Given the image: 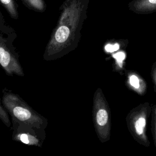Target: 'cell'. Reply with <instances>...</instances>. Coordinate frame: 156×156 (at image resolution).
<instances>
[{
    "instance_id": "277c9868",
    "label": "cell",
    "mask_w": 156,
    "mask_h": 156,
    "mask_svg": "<svg viewBox=\"0 0 156 156\" xmlns=\"http://www.w3.org/2000/svg\"><path fill=\"white\" fill-rule=\"evenodd\" d=\"M16 38L15 32L5 35L0 33V65L8 76H24L19 55L13 44Z\"/></svg>"
},
{
    "instance_id": "3957f363",
    "label": "cell",
    "mask_w": 156,
    "mask_h": 156,
    "mask_svg": "<svg viewBox=\"0 0 156 156\" xmlns=\"http://www.w3.org/2000/svg\"><path fill=\"white\" fill-rule=\"evenodd\" d=\"M93 121L96 134L102 143L110 139L111 130L110 111L102 90L94 92L93 103Z\"/></svg>"
},
{
    "instance_id": "7c38bea8",
    "label": "cell",
    "mask_w": 156,
    "mask_h": 156,
    "mask_svg": "<svg viewBox=\"0 0 156 156\" xmlns=\"http://www.w3.org/2000/svg\"><path fill=\"white\" fill-rule=\"evenodd\" d=\"M9 115L6 112L5 108H4L1 100L0 99V119L2 121V122L7 127H10L11 122L9 118Z\"/></svg>"
},
{
    "instance_id": "7a4b0ae2",
    "label": "cell",
    "mask_w": 156,
    "mask_h": 156,
    "mask_svg": "<svg viewBox=\"0 0 156 156\" xmlns=\"http://www.w3.org/2000/svg\"><path fill=\"white\" fill-rule=\"evenodd\" d=\"M2 104L11 116L12 121L46 129L48 119L36 112L18 94L4 89Z\"/></svg>"
},
{
    "instance_id": "8992f818",
    "label": "cell",
    "mask_w": 156,
    "mask_h": 156,
    "mask_svg": "<svg viewBox=\"0 0 156 156\" xmlns=\"http://www.w3.org/2000/svg\"><path fill=\"white\" fill-rule=\"evenodd\" d=\"M13 141L30 146L41 147L46 138L45 129L12 121Z\"/></svg>"
},
{
    "instance_id": "4fadbf2b",
    "label": "cell",
    "mask_w": 156,
    "mask_h": 156,
    "mask_svg": "<svg viewBox=\"0 0 156 156\" xmlns=\"http://www.w3.org/2000/svg\"><path fill=\"white\" fill-rule=\"evenodd\" d=\"M151 75L153 79L154 82L155 87H156V62L154 63L152 68V71H151Z\"/></svg>"
},
{
    "instance_id": "5bb4252c",
    "label": "cell",
    "mask_w": 156,
    "mask_h": 156,
    "mask_svg": "<svg viewBox=\"0 0 156 156\" xmlns=\"http://www.w3.org/2000/svg\"><path fill=\"white\" fill-rule=\"evenodd\" d=\"M153 111H154V121L156 122V105L154 106Z\"/></svg>"
},
{
    "instance_id": "30bf717a",
    "label": "cell",
    "mask_w": 156,
    "mask_h": 156,
    "mask_svg": "<svg viewBox=\"0 0 156 156\" xmlns=\"http://www.w3.org/2000/svg\"><path fill=\"white\" fill-rule=\"evenodd\" d=\"M24 5L30 10L37 12L45 11L46 5L44 0H21Z\"/></svg>"
},
{
    "instance_id": "ba28073f",
    "label": "cell",
    "mask_w": 156,
    "mask_h": 156,
    "mask_svg": "<svg viewBox=\"0 0 156 156\" xmlns=\"http://www.w3.org/2000/svg\"><path fill=\"white\" fill-rule=\"evenodd\" d=\"M129 83L133 90L142 94L145 91L146 85L144 82L141 79L140 77L136 73L131 72L129 73Z\"/></svg>"
},
{
    "instance_id": "6da1fadb",
    "label": "cell",
    "mask_w": 156,
    "mask_h": 156,
    "mask_svg": "<svg viewBox=\"0 0 156 156\" xmlns=\"http://www.w3.org/2000/svg\"><path fill=\"white\" fill-rule=\"evenodd\" d=\"M90 0H65L60 15L43 54V59H58L76 49L81 38V30L87 17Z\"/></svg>"
},
{
    "instance_id": "9c48e42d",
    "label": "cell",
    "mask_w": 156,
    "mask_h": 156,
    "mask_svg": "<svg viewBox=\"0 0 156 156\" xmlns=\"http://www.w3.org/2000/svg\"><path fill=\"white\" fill-rule=\"evenodd\" d=\"M0 4L5 8L12 18L14 20L18 19L19 13L15 0H0Z\"/></svg>"
},
{
    "instance_id": "52a82bcc",
    "label": "cell",
    "mask_w": 156,
    "mask_h": 156,
    "mask_svg": "<svg viewBox=\"0 0 156 156\" xmlns=\"http://www.w3.org/2000/svg\"><path fill=\"white\" fill-rule=\"evenodd\" d=\"M128 8L138 15H146L156 12V0H132Z\"/></svg>"
},
{
    "instance_id": "8fae6325",
    "label": "cell",
    "mask_w": 156,
    "mask_h": 156,
    "mask_svg": "<svg viewBox=\"0 0 156 156\" xmlns=\"http://www.w3.org/2000/svg\"><path fill=\"white\" fill-rule=\"evenodd\" d=\"M14 32H15L13 29L6 24L4 16L0 12V33L9 35Z\"/></svg>"
},
{
    "instance_id": "9a60e30c",
    "label": "cell",
    "mask_w": 156,
    "mask_h": 156,
    "mask_svg": "<svg viewBox=\"0 0 156 156\" xmlns=\"http://www.w3.org/2000/svg\"><path fill=\"white\" fill-rule=\"evenodd\" d=\"M154 137H155V143L156 146V122L154 121Z\"/></svg>"
},
{
    "instance_id": "5b68a950",
    "label": "cell",
    "mask_w": 156,
    "mask_h": 156,
    "mask_svg": "<svg viewBox=\"0 0 156 156\" xmlns=\"http://www.w3.org/2000/svg\"><path fill=\"white\" fill-rule=\"evenodd\" d=\"M151 110L149 104H140L128 115L126 121L127 126L134 138L141 144L149 146V142L146 135L147 118Z\"/></svg>"
}]
</instances>
